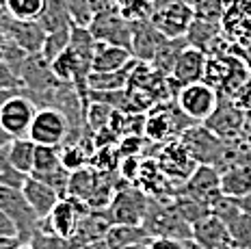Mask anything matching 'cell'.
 <instances>
[{
    "label": "cell",
    "instance_id": "obj_4",
    "mask_svg": "<svg viewBox=\"0 0 251 249\" xmlns=\"http://www.w3.org/2000/svg\"><path fill=\"white\" fill-rule=\"evenodd\" d=\"M150 210V199L137 189H122L113 195L106 208L111 225H143Z\"/></svg>",
    "mask_w": 251,
    "mask_h": 249
},
{
    "label": "cell",
    "instance_id": "obj_20",
    "mask_svg": "<svg viewBox=\"0 0 251 249\" xmlns=\"http://www.w3.org/2000/svg\"><path fill=\"white\" fill-rule=\"evenodd\" d=\"M221 193L232 199L251 193V165H234V167L223 169Z\"/></svg>",
    "mask_w": 251,
    "mask_h": 249
},
{
    "label": "cell",
    "instance_id": "obj_1",
    "mask_svg": "<svg viewBox=\"0 0 251 249\" xmlns=\"http://www.w3.org/2000/svg\"><path fill=\"white\" fill-rule=\"evenodd\" d=\"M143 227L151 238H177V241L191 238V223L180 215L174 201L167 206L150 201V210L143 221Z\"/></svg>",
    "mask_w": 251,
    "mask_h": 249
},
{
    "label": "cell",
    "instance_id": "obj_16",
    "mask_svg": "<svg viewBox=\"0 0 251 249\" xmlns=\"http://www.w3.org/2000/svg\"><path fill=\"white\" fill-rule=\"evenodd\" d=\"M22 193L26 197V201L30 204V208L35 210V215L41 221L48 219V215L54 210V206L61 201V195L54 189H50L48 184H44L37 178H26V182L22 186Z\"/></svg>",
    "mask_w": 251,
    "mask_h": 249
},
{
    "label": "cell",
    "instance_id": "obj_27",
    "mask_svg": "<svg viewBox=\"0 0 251 249\" xmlns=\"http://www.w3.org/2000/svg\"><path fill=\"white\" fill-rule=\"evenodd\" d=\"M61 148H52V145H37V152H35V167L30 175H46L52 171L61 169Z\"/></svg>",
    "mask_w": 251,
    "mask_h": 249
},
{
    "label": "cell",
    "instance_id": "obj_41",
    "mask_svg": "<svg viewBox=\"0 0 251 249\" xmlns=\"http://www.w3.org/2000/svg\"><path fill=\"white\" fill-rule=\"evenodd\" d=\"M15 93H22V91H2V89H0V111H2V106L7 104L9 98H13Z\"/></svg>",
    "mask_w": 251,
    "mask_h": 249
},
{
    "label": "cell",
    "instance_id": "obj_17",
    "mask_svg": "<svg viewBox=\"0 0 251 249\" xmlns=\"http://www.w3.org/2000/svg\"><path fill=\"white\" fill-rule=\"evenodd\" d=\"M134 61L132 52L122 46H113L106 41H96V50H93L91 72H117L124 70Z\"/></svg>",
    "mask_w": 251,
    "mask_h": 249
},
{
    "label": "cell",
    "instance_id": "obj_33",
    "mask_svg": "<svg viewBox=\"0 0 251 249\" xmlns=\"http://www.w3.org/2000/svg\"><path fill=\"white\" fill-rule=\"evenodd\" d=\"M65 7L72 15V22L78 26H89L93 20V0H65Z\"/></svg>",
    "mask_w": 251,
    "mask_h": 249
},
{
    "label": "cell",
    "instance_id": "obj_39",
    "mask_svg": "<svg viewBox=\"0 0 251 249\" xmlns=\"http://www.w3.org/2000/svg\"><path fill=\"white\" fill-rule=\"evenodd\" d=\"M236 206L243 212H247V215H251V193H247V195H243V197H236Z\"/></svg>",
    "mask_w": 251,
    "mask_h": 249
},
{
    "label": "cell",
    "instance_id": "obj_21",
    "mask_svg": "<svg viewBox=\"0 0 251 249\" xmlns=\"http://www.w3.org/2000/svg\"><path fill=\"white\" fill-rule=\"evenodd\" d=\"M108 249H128L132 245L151 243V236L145 232L143 225H111L104 236Z\"/></svg>",
    "mask_w": 251,
    "mask_h": 249
},
{
    "label": "cell",
    "instance_id": "obj_47",
    "mask_svg": "<svg viewBox=\"0 0 251 249\" xmlns=\"http://www.w3.org/2000/svg\"><path fill=\"white\" fill-rule=\"evenodd\" d=\"M2 2H4V0H0V4H2Z\"/></svg>",
    "mask_w": 251,
    "mask_h": 249
},
{
    "label": "cell",
    "instance_id": "obj_24",
    "mask_svg": "<svg viewBox=\"0 0 251 249\" xmlns=\"http://www.w3.org/2000/svg\"><path fill=\"white\" fill-rule=\"evenodd\" d=\"M191 165H195V160L191 158V154L182 143L167 148L160 156V169L169 175H191L195 171Z\"/></svg>",
    "mask_w": 251,
    "mask_h": 249
},
{
    "label": "cell",
    "instance_id": "obj_37",
    "mask_svg": "<svg viewBox=\"0 0 251 249\" xmlns=\"http://www.w3.org/2000/svg\"><path fill=\"white\" fill-rule=\"evenodd\" d=\"M150 249H184V241H177V238H151Z\"/></svg>",
    "mask_w": 251,
    "mask_h": 249
},
{
    "label": "cell",
    "instance_id": "obj_43",
    "mask_svg": "<svg viewBox=\"0 0 251 249\" xmlns=\"http://www.w3.org/2000/svg\"><path fill=\"white\" fill-rule=\"evenodd\" d=\"M184 249H203V247L197 245V243L193 241V238H186V241H184Z\"/></svg>",
    "mask_w": 251,
    "mask_h": 249
},
{
    "label": "cell",
    "instance_id": "obj_11",
    "mask_svg": "<svg viewBox=\"0 0 251 249\" xmlns=\"http://www.w3.org/2000/svg\"><path fill=\"white\" fill-rule=\"evenodd\" d=\"M182 195L200 201L203 206H212L221 193V174L212 165H200L191 175H188Z\"/></svg>",
    "mask_w": 251,
    "mask_h": 249
},
{
    "label": "cell",
    "instance_id": "obj_48",
    "mask_svg": "<svg viewBox=\"0 0 251 249\" xmlns=\"http://www.w3.org/2000/svg\"><path fill=\"white\" fill-rule=\"evenodd\" d=\"M247 249H251V245H249V247H247Z\"/></svg>",
    "mask_w": 251,
    "mask_h": 249
},
{
    "label": "cell",
    "instance_id": "obj_31",
    "mask_svg": "<svg viewBox=\"0 0 251 249\" xmlns=\"http://www.w3.org/2000/svg\"><path fill=\"white\" fill-rule=\"evenodd\" d=\"M28 247L30 249H76L74 243H72V238L70 241H67V238H61L48 230H44V227H39V230L33 234V238L28 241Z\"/></svg>",
    "mask_w": 251,
    "mask_h": 249
},
{
    "label": "cell",
    "instance_id": "obj_9",
    "mask_svg": "<svg viewBox=\"0 0 251 249\" xmlns=\"http://www.w3.org/2000/svg\"><path fill=\"white\" fill-rule=\"evenodd\" d=\"M35 115H37V106L22 91V93H15L13 98H9L7 104L2 106L0 124H2L4 130L11 134L13 139H22V137H28Z\"/></svg>",
    "mask_w": 251,
    "mask_h": 249
},
{
    "label": "cell",
    "instance_id": "obj_44",
    "mask_svg": "<svg viewBox=\"0 0 251 249\" xmlns=\"http://www.w3.org/2000/svg\"><path fill=\"white\" fill-rule=\"evenodd\" d=\"M128 249H150V243H143V245H132V247H128Z\"/></svg>",
    "mask_w": 251,
    "mask_h": 249
},
{
    "label": "cell",
    "instance_id": "obj_19",
    "mask_svg": "<svg viewBox=\"0 0 251 249\" xmlns=\"http://www.w3.org/2000/svg\"><path fill=\"white\" fill-rule=\"evenodd\" d=\"M7 33H11V37L18 41V46L28 54H39L41 48H44L46 35H48L41 28L39 22H22V20H15Z\"/></svg>",
    "mask_w": 251,
    "mask_h": 249
},
{
    "label": "cell",
    "instance_id": "obj_25",
    "mask_svg": "<svg viewBox=\"0 0 251 249\" xmlns=\"http://www.w3.org/2000/svg\"><path fill=\"white\" fill-rule=\"evenodd\" d=\"M35 152H37V143H33L28 137L13 139L9 145V160L20 174L30 175L35 167Z\"/></svg>",
    "mask_w": 251,
    "mask_h": 249
},
{
    "label": "cell",
    "instance_id": "obj_26",
    "mask_svg": "<svg viewBox=\"0 0 251 249\" xmlns=\"http://www.w3.org/2000/svg\"><path fill=\"white\" fill-rule=\"evenodd\" d=\"M217 35H219V26L212 22V20L195 18L184 37H186L191 48H197V50H203V52H206V48L217 39Z\"/></svg>",
    "mask_w": 251,
    "mask_h": 249
},
{
    "label": "cell",
    "instance_id": "obj_3",
    "mask_svg": "<svg viewBox=\"0 0 251 249\" xmlns=\"http://www.w3.org/2000/svg\"><path fill=\"white\" fill-rule=\"evenodd\" d=\"M72 126L63 111L54 106L37 108V115L33 119V126L28 130V139L37 145H52V148H61L63 143L70 141Z\"/></svg>",
    "mask_w": 251,
    "mask_h": 249
},
{
    "label": "cell",
    "instance_id": "obj_42",
    "mask_svg": "<svg viewBox=\"0 0 251 249\" xmlns=\"http://www.w3.org/2000/svg\"><path fill=\"white\" fill-rule=\"evenodd\" d=\"M150 2L156 7V11H160V9L169 7V4H171V2H176V0H150Z\"/></svg>",
    "mask_w": 251,
    "mask_h": 249
},
{
    "label": "cell",
    "instance_id": "obj_36",
    "mask_svg": "<svg viewBox=\"0 0 251 249\" xmlns=\"http://www.w3.org/2000/svg\"><path fill=\"white\" fill-rule=\"evenodd\" d=\"M0 236H9V238H20L18 225L13 223V219L7 215L4 210H0ZM22 241V238H20Z\"/></svg>",
    "mask_w": 251,
    "mask_h": 249
},
{
    "label": "cell",
    "instance_id": "obj_28",
    "mask_svg": "<svg viewBox=\"0 0 251 249\" xmlns=\"http://www.w3.org/2000/svg\"><path fill=\"white\" fill-rule=\"evenodd\" d=\"M7 11L13 15L15 20L22 22H37L39 15L44 13L46 0H4Z\"/></svg>",
    "mask_w": 251,
    "mask_h": 249
},
{
    "label": "cell",
    "instance_id": "obj_35",
    "mask_svg": "<svg viewBox=\"0 0 251 249\" xmlns=\"http://www.w3.org/2000/svg\"><path fill=\"white\" fill-rule=\"evenodd\" d=\"M0 89L2 91H24V82L20 74L9 63L0 61Z\"/></svg>",
    "mask_w": 251,
    "mask_h": 249
},
{
    "label": "cell",
    "instance_id": "obj_30",
    "mask_svg": "<svg viewBox=\"0 0 251 249\" xmlns=\"http://www.w3.org/2000/svg\"><path fill=\"white\" fill-rule=\"evenodd\" d=\"M28 175L20 174L18 169L9 160V148L0 149V186H9V189H22Z\"/></svg>",
    "mask_w": 251,
    "mask_h": 249
},
{
    "label": "cell",
    "instance_id": "obj_14",
    "mask_svg": "<svg viewBox=\"0 0 251 249\" xmlns=\"http://www.w3.org/2000/svg\"><path fill=\"white\" fill-rule=\"evenodd\" d=\"M206 65H208L206 52L188 46L184 52L180 54V59H177V63H176L169 78L174 80L177 87H186V85H193V82H201L203 76H206Z\"/></svg>",
    "mask_w": 251,
    "mask_h": 249
},
{
    "label": "cell",
    "instance_id": "obj_38",
    "mask_svg": "<svg viewBox=\"0 0 251 249\" xmlns=\"http://www.w3.org/2000/svg\"><path fill=\"white\" fill-rule=\"evenodd\" d=\"M20 245H24L20 238H9V236H0V249H18Z\"/></svg>",
    "mask_w": 251,
    "mask_h": 249
},
{
    "label": "cell",
    "instance_id": "obj_32",
    "mask_svg": "<svg viewBox=\"0 0 251 249\" xmlns=\"http://www.w3.org/2000/svg\"><path fill=\"white\" fill-rule=\"evenodd\" d=\"M113 115H115V108L108 104H102V102H91L85 111V119L89 122V126L96 128V130H102L106 124H111Z\"/></svg>",
    "mask_w": 251,
    "mask_h": 249
},
{
    "label": "cell",
    "instance_id": "obj_13",
    "mask_svg": "<svg viewBox=\"0 0 251 249\" xmlns=\"http://www.w3.org/2000/svg\"><path fill=\"white\" fill-rule=\"evenodd\" d=\"M165 41L167 37L154 26L151 20L132 22V46H130V52H132V56L139 63H151Z\"/></svg>",
    "mask_w": 251,
    "mask_h": 249
},
{
    "label": "cell",
    "instance_id": "obj_5",
    "mask_svg": "<svg viewBox=\"0 0 251 249\" xmlns=\"http://www.w3.org/2000/svg\"><path fill=\"white\" fill-rule=\"evenodd\" d=\"M0 210H4L18 225L20 238L22 243H28L33 234L39 230L41 219L35 215L30 204L26 201L22 189H9V186H0Z\"/></svg>",
    "mask_w": 251,
    "mask_h": 249
},
{
    "label": "cell",
    "instance_id": "obj_23",
    "mask_svg": "<svg viewBox=\"0 0 251 249\" xmlns=\"http://www.w3.org/2000/svg\"><path fill=\"white\" fill-rule=\"evenodd\" d=\"M37 22L41 24V28L46 33H54V30H63V28H72V15L65 7V0H46L44 13L39 15Z\"/></svg>",
    "mask_w": 251,
    "mask_h": 249
},
{
    "label": "cell",
    "instance_id": "obj_6",
    "mask_svg": "<svg viewBox=\"0 0 251 249\" xmlns=\"http://www.w3.org/2000/svg\"><path fill=\"white\" fill-rule=\"evenodd\" d=\"M180 143L186 148V152L191 154V158L197 165H212V167L221 165L223 149H226V139L217 137L206 126H197V128L182 132Z\"/></svg>",
    "mask_w": 251,
    "mask_h": 249
},
{
    "label": "cell",
    "instance_id": "obj_15",
    "mask_svg": "<svg viewBox=\"0 0 251 249\" xmlns=\"http://www.w3.org/2000/svg\"><path fill=\"white\" fill-rule=\"evenodd\" d=\"M191 238L203 249H221V247L229 245V243H234L227 227H226V223L214 215H208V217H203V219L193 223Z\"/></svg>",
    "mask_w": 251,
    "mask_h": 249
},
{
    "label": "cell",
    "instance_id": "obj_8",
    "mask_svg": "<svg viewBox=\"0 0 251 249\" xmlns=\"http://www.w3.org/2000/svg\"><path fill=\"white\" fill-rule=\"evenodd\" d=\"M87 208L89 206L82 199H76V197L67 195L54 206V210L48 215V219H44L46 225L41 223L39 227H44V230L52 232V234L70 241V238L76 236V230H78V225H80V219L85 217L82 212H87Z\"/></svg>",
    "mask_w": 251,
    "mask_h": 249
},
{
    "label": "cell",
    "instance_id": "obj_10",
    "mask_svg": "<svg viewBox=\"0 0 251 249\" xmlns=\"http://www.w3.org/2000/svg\"><path fill=\"white\" fill-rule=\"evenodd\" d=\"M245 119H247V111L240 108L234 98L221 96L219 106L214 108V113L201 124V126H206L208 130L214 132L221 139H234L243 132Z\"/></svg>",
    "mask_w": 251,
    "mask_h": 249
},
{
    "label": "cell",
    "instance_id": "obj_7",
    "mask_svg": "<svg viewBox=\"0 0 251 249\" xmlns=\"http://www.w3.org/2000/svg\"><path fill=\"white\" fill-rule=\"evenodd\" d=\"M93 37L98 41H106L113 46H122L128 48L132 46V22L124 18L119 9H111V11L96 13L89 24Z\"/></svg>",
    "mask_w": 251,
    "mask_h": 249
},
{
    "label": "cell",
    "instance_id": "obj_2",
    "mask_svg": "<svg viewBox=\"0 0 251 249\" xmlns=\"http://www.w3.org/2000/svg\"><path fill=\"white\" fill-rule=\"evenodd\" d=\"M219 91L210 87L208 82H193V85L180 87L176 93V104L182 113L193 119L195 124H203L208 117L214 113V108L219 106Z\"/></svg>",
    "mask_w": 251,
    "mask_h": 249
},
{
    "label": "cell",
    "instance_id": "obj_46",
    "mask_svg": "<svg viewBox=\"0 0 251 249\" xmlns=\"http://www.w3.org/2000/svg\"><path fill=\"white\" fill-rule=\"evenodd\" d=\"M18 249H30V247H28V243H24V245H20Z\"/></svg>",
    "mask_w": 251,
    "mask_h": 249
},
{
    "label": "cell",
    "instance_id": "obj_45",
    "mask_svg": "<svg viewBox=\"0 0 251 249\" xmlns=\"http://www.w3.org/2000/svg\"><path fill=\"white\" fill-rule=\"evenodd\" d=\"M221 249H243V247H240V245H236V243H229V245L221 247Z\"/></svg>",
    "mask_w": 251,
    "mask_h": 249
},
{
    "label": "cell",
    "instance_id": "obj_22",
    "mask_svg": "<svg viewBox=\"0 0 251 249\" xmlns=\"http://www.w3.org/2000/svg\"><path fill=\"white\" fill-rule=\"evenodd\" d=\"M188 48V41L186 37H177V39H167L163 46H160V50L156 52L154 61H151V70H156L158 74H163L165 78L167 76H171V72H174V67L177 63V59H180V54L184 52Z\"/></svg>",
    "mask_w": 251,
    "mask_h": 249
},
{
    "label": "cell",
    "instance_id": "obj_29",
    "mask_svg": "<svg viewBox=\"0 0 251 249\" xmlns=\"http://www.w3.org/2000/svg\"><path fill=\"white\" fill-rule=\"evenodd\" d=\"M70 37H72V28H63V30H54V33L46 35L44 48H41V56H44L48 63L56 59L59 54H63L67 48H70Z\"/></svg>",
    "mask_w": 251,
    "mask_h": 249
},
{
    "label": "cell",
    "instance_id": "obj_40",
    "mask_svg": "<svg viewBox=\"0 0 251 249\" xmlns=\"http://www.w3.org/2000/svg\"><path fill=\"white\" fill-rule=\"evenodd\" d=\"M11 141H13V137H11V134H9L7 130H4V126L0 124V149H2V148H9V145H11Z\"/></svg>",
    "mask_w": 251,
    "mask_h": 249
},
{
    "label": "cell",
    "instance_id": "obj_34",
    "mask_svg": "<svg viewBox=\"0 0 251 249\" xmlns=\"http://www.w3.org/2000/svg\"><path fill=\"white\" fill-rule=\"evenodd\" d=\"M61 163H63V167H65L67 171H78V169H82L85 167V163H87V154L82 152L78 145H65V148L61 149Z\"/></svg>",
    "mask_w": 251,
    "mask_h": 249
},
{
    "label": "cell",
    "instance_id": "obj_12",
    "mask_svg": "<svg viewBox=\"0 0 251 249\" xmlns=\"http://www.w3.org/2000/svg\"><path fill=\"white\" fill-rule=\"evenodd\" d=\"M193 20H195V11H193L191 4H188L186 0H176L169 7L156 11L151 22H154V26L158 28L167 39H177V37H184L186 35Z\"/></svg>",
    "mask_w": 251,
    "mask_h": 249
},
{
    "label": "cell",
    "instance_id": "obj_18",
    "mask_svg": "<svg viewBox=\"0 0 251 249\" xmlns=\"http://www.w3.org/2000/svg\"><path fill=\"white\" fill-rule=\"evenodd\" d=\"M139 61L134 59L130 65L117 72H91L87 80V91H124L130 85Z\"/></svg>",
    "mask_w": 251,
    "mask_h": 249
}]
</instances>
